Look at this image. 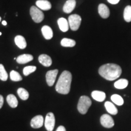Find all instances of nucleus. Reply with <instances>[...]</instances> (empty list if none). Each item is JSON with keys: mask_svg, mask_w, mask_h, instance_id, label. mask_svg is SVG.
I'll return each mask as SVG.
<instances>
[{"mask_svg": "<svg viewBox=\"0 0 131 131\" xmlns=\"http://www.w3.org/2000/svg\"><path fill=\"white\" fill-rule=\"evenodd\" d=\"M98 73L104 79L109 81H114L120 77L122 70L119 65L108 63L101 66L98 69Z\"/></svg>", "mask_w": 131, "mask_h": 131, "instance_id": "obj_1", "label": "nucleus"}, {"mask_svg": "<svg viewBox=\"0 0 131 131\" xmlns=\"http://www.w3.org/2000/svg\"><path fill=\"white\" fill-rule=\"evenodd\" d=\"M72 76L71 73L68 70H64L61 73L57 81L55 90L60 94L67 95L69 93L71 86Z\"/></svg>", "mask_w": 131, "mask_h": 131, "instance_id": "obj_2", "label": "nucleus"}, {"mask_svg": "<svg viewBox=\"0 0 131 131\" xmlns=\"http://www.w3.org/2000/svg\"><path fill=\"white\" fill-rule=\"evenodd\" d=\"M92 105V101L88 96L83 95L80 98L77 109L78 112L81 114H86Z\"/></svg>", "mask_w": 131, "mask_h": 131, "instance_id": "obj_3", "label": "nucleus"}, {"mask_svg": "<svg viewBox=\"0 0 131 131\" xmlns=\"http://www.w3.org/2000/svg\"><path fill=\"white\" fill-rule=\"evenodd\" d=\"M30 14L34 22L40 23L43 21L45 15L42 10L36 6H32L30 9Z\"/></svg>", "mask_w": 131, "mask_h": 131, "instance_id": "obj_4", "label": "nucleus"}, {"mask_svg": "<svg viewBox=\"0 0 131 131\" xmlns=\"http://www.w3.org/2000/svg\"><path fill=\"white\" fill-rule=\"evenodd\" d=\"M68 22L72 30L76 31L79 29L81 23V18L77 14H73L69 16Z\"/></svg>", "mask_w": 131, "mask_h": 131, "instance_id": "obj_5", "label": "nucleus"}, {"mask_svg": "<svg viewBox=\"0 0 131 131\" xmlns=\"http://www.w3.org/2000/svg\"><path fill=\"white\" fill-rule=\"evenodd\" d=\"M55 124V118L54 114L52 112H49L46 115L45 121V126L47 131H53Z\"/></svg>", "mask_w": 131, "mask_h": 131, "instance_id": "obj_6", "label": "nucleus"}, {"mask_svg": "<svg viewBox=\"0 0 131 131\" xmlns=\"http://www.w3.org/2000/svg\"><path fill=\"white\" fill-rule=\"evenodd\" d=\"M100 123L104 127L111 128L114 127V121L109 115L103 114L100 118Z\"/></svg>", "mask_w": 131, "mask_h": 131, "instance_id": "obj_7", "label": "nucleus"}, {"mask_svg": "<svg viewBox=\"0 0 131 131\" xmlns=\"http://www.w3.org/2000/svg\"><path fill=\"white\" fill-rule=\"evenodd\" d=\"M58 73V70L57 69L49 70L46 73V82L49 86H52L54 84Z\"/></svg>", "mask_w": 131, "mask_h": 131, "instance_id": "obj_8", "label": "nucleus"}, {"mask_svg": "<svg viewBox=\"0 0 131 131\" xmlns=\"http://www.w3.org/2000/svg\"><path fill=\"white\" fill-rule=\"evenodd\" d=\"M44 122H45V121H44L43 117L42 115H39L34 117L31 119L30 126L32 128L38 129L42 126Z\"/></svg>", "mask_w": 131, "mask_h": 131, "instance_id": "obj_9", "label": "nucleus"}, {"mask_svg": "<svg viewBox=\"0 0 131 131\" xmlns=\"http://www.w3.org/2000/svg\"><path fill=\"white\" fill-rule=\"evenodd\" d=\"M98 13L101 18L106 19L110 15V10L106 4H100L98 6Z\"/></svg>", "mask_w": 131, "mask_h": 131, "instance_id": "obj_10", "label": "nucleus"}, {"mask_svg": "<svg viewBox=\"0 0 131 131\" xmlns=\"http://www.w3.org/2000/svg\"><path fill=\"white\" fill-rule=\"evenodd\" d=\"M75 6H76L75 0H68L63 6L64 12L66 14H70L73 10Z\"/></svg>", "mask_w": 131, "mask_h": 131, "instance_id": "obj_11", "label": "nucleus"}, {"mask_svg": "<svg viewBox=\"0 0 131 131\" xmlns=\"http://www.w3.org/2000/svg\"><path fill=\"white\" fill-rule=\"evenodd\" d=\"M38 61L42 66L45 67L50 66L52 64V58L46 54L40 55L38 57Z\"/></svg>", "mask_w": 131, "mask_h": 131, "instance_id": "obj_12", "label": "nucleus"}, {"mask_svg": "<svg viewBox=\"0 0 131 131\" xmlns=\"http://www.w3.org/2000/svg\"><path fill=\"white\" fill-rule=\"evenodd\" d=\"M36 5L42 10H49L52 8L51 3L47 0H38L36 1Z\"/></svg>", "mask_w": 131, "mask_h": 131, "instance_id": "obj_13", "label": "nucleus"}, {"mask_svg": "<svg viewBox=\"0 0 131 131\" xmlns=\"http://www.w3.org/2000/svg\"><path fill=\"white\" fill-rule=\"evenodd\" d=\"M34 60V57L30 54H23L16 58V62L18 63L23 64L29 63Z\"/></svg>", "mask_w": 131, "mask_h": 131, "instance_id": "obj_14", "label": "nucleus"}, {"mask_svg": "<svg viewBox=\"0 0 131 131\" xmlns=\"http://www.w3.org/2000/svg\"><path fill=\"white\" fill-rule=\"evenodd\" d=\"M92 97L95 100L98 101V102H102L106 99V95L104 92L99 91H94L91 94Z\"/></svg>", "mask_w": 131, "mask_h": 131, "instance_id": "obj_15", "label": "nucleus"}, {"mask_svg": "<svg viewBox=\"0 0 131 131\" xmlns=\"http://www.w3.org/2000/svg\"><path fill=\"white\" fill-rule=\"evenodd\" d=\"M58 24L59 28L62 32H66L68 31L69 28V24L68 21L64 18H60L58 19Z\"/></svg>", "mask_w": 131, "mask_h": 131, "instance_id": "obj_16", "label": "nucleus"}, {"mask_svg": "<svg viewBox=\"0 0 131 131\" xmlns=\"http://www.w3.org/2000/svg\"><path fill=\"white\" fill-rule=\"evenodd\" d=\"M15 42L16 45L21 49H25L27 46V42L25 38L21 35H17L15 38Z\"/></svg>", "mask_w": 131, "mask_h": 131, "instance_id": "obj_17", "label": "nucleus"}, {"mask_svg": "<svg viewBox=\"0 0 131 131\" xmlns=\"http://www.w3.org/2000/svg\"><path fill=\"white\" fill-rule=\"evenodd\" d=\"M41 32L46 40H50L53 37V31L48 26H44L41 28Z\"/></svg>", "mask_w": 131, "mask_h": 131, "instance_id": "obj_18", "label": "nucleus"}, {"mask_svg": "<svg viewBox=\"0 0 131 131\" xmlns=\"http://www.w3.org/2000/svg\"><path fill=\"white\" fill-rule=\"evenodd\" d=\"M6 100L10 107L12 108H16L18 105V101L17 98L13 94L8 95L6 98Z\"/></svg>", "mask_w": 131, "mask_h": 131, "instance_id": "obj_19", "label": "nucleus"}, {"mask_svg": "<svg viewBox=\"0 0 131 131\" xmlns=\"http://www.w3.org/2000/svg\"><path fill=\"white\" fill-rule=\"evenodd\" d=\"M104 106H105L106 111L110 114L113 115H115L117 114V108L115 106V105L112 103L110 102V101H106L104 103Z\"/></svg>", "mask_w": 131, "mask_h": 131, "instance_id": "obj_20", "label": "nucleus"}, {"mask_svg": "<svg viewBox=\"0 0 131 131\" xmlns=\"http://www.w3.org/2000/svg\"><path fill=\"white\" fill-rule=\"evenodd\" d=\"M129 82L126 79H120L114 83L115 88L118 89H123L128 86Z\"/></svg>", "mask_w": 131, "mask_h": 131, "instance_id": "obj_21", "label": "nucleus"}, {"mask_svg": "<svg viewBox=\"0 0 131 131\" xmlns=\"http://www.w3.org/2000/svg\"><path fill=\"white\" fill-rule=\"evenodd\" d=\"M75 45H76L75 41L72 39L64 38L61 41V45L65 47H72L75 46Z\"/></svg>", "mask_w": 131, "mask_h": 131, "instance_id": "obj_22", "label": "nucleus"}, {"mask_svg": "<svg viewBox=\"0 0 131 131\" xmlns=\"http://www.w3.org/2000/svg\"><path fill=\"white\" fill-rule=\"evenodd\" d=\"M17 94L18 95L19 97L23 100H27L29 97L28 91L23 88H19L17 90Z\"/></svg>", "mask_w": 131, "mask_h": 131, "instance_id": "obj_23", "label": "nucleus"}, {"mask_svg": "<svg viewBox=\"0 0 131 131\" xmlns=\"http://www.w3.org/2000/svg\"><path fill=\"white\" fill-rule=\"evenodd\" d=\"M111 99L112 101L118 106H122L124 104V100L120 95L117 94H114L111 96Z\"/></svg>", "mask_w": 131, "mask_h": 131, "instance_id": "obj_24", "label": "nucleus"}, {"mask_svg": "<svg viewBox=\"0 0 131 131\" xmlns=\"http://www.w3.org/2000/svg\"><path fill=\"white\" fill-rule=\"evenodd\" d=\"M124 19L126 22L129 23L131 21V6H127L124 10Z\"/></svg>", "mask_w": 131, "mask_h": 131, "instance_id": "obj_25", "label": "nucleus"}, {"mask_svg": "<svg viewBox=\"0 0 131 131\" xmlns=\"http://www.w3.org/2000/svg\"><path fill=\"white\" fill-rule=\"evenodd\" d=\"M10 78L13 81H20L23 80L22 77L15 70H12L10 73Z\"/></svg>", "mask_w": 131, "mask_h": 131, "instance_id": "obj_26", "label": "nucleus"}, {"mask_svg": "<svg viewBox=\"0 0 131 131\" xmlns=\"http://www.w3.org/2000/svg\"><path fill=\"white\" fill-rule=\"evenodd\" d=\"M8 78V74L5 69L4 66L0 64V80L3 81H7Z\"/></svg>", "mask_w": 131, "mask_h": 131, "instance_id": "obj_27", "label": "nucleus"}, {"mask_svg": "<svg viewBox=\"0 0 131 131\" xmlns=\"http://www.w3.org/2000/svg\"><path fill=\"white\" fill-rule=\"evenodd\" d=\"M37 69V67L34 66H26L23 69V74L25 76H28L30 73L35 71Z\"/></svg>", "mask_w": 131, "mask_h": 131, "instance_id": "obj_28", "label": "nucleus"}, {"mask_svg": "<svg viewBox=\"0 0 131 131\" xmlns=\"http://www.w3.org/2000/svg\"><path fill=\"white\" fill-rule=\"evenodd\" d=\"M119 1L120 0H107L108 2L112 4H117L119 2Z\"/></svg>", "mask_w": 131, "mask_h": 131, "instance_id": "obj_29", "label": "nucleus"}, {"mask_svg": "<svg viewBox=\"0 0 131 131\" xmlns=\"http://www.w3.org/2000/svg\"><path fill=\"white\" fill-rule=\"evenodd\" d=\"M3 104H4V98L1 95H0V109L3 107Z\"/></svg>", "mask_w": 131, "mask_h": 131, "instance_id": "obj_30", "label": "nucleus"}, {"mask_svg": "<svg viewBox=\"0 0 131 131\" xmlns=\"http://www.w3.org/2000/svg\"><path fill=\"white\" fill-rule=\"evenodd\" d=\"M56 131H66V129L64 126H60L57 129Z\"/></svg>", "mask_w": 131, "mask_h": 131, "instance_id": "obj_31", "label": "nucleus"}, {"mask_svg": "<svg viewBox=\"0 0 131 131\" xmlns=\"http://www.w3.org/2000/svg\"><path fill=\"white\" fill-rule=\"evenodd\" d=\"M2 24H3V25H4V26H6V25H7V22H6V21H3Z\"/></svg>", "mask_w": 131, "mask_h": 131, "instance_id": "obj_32", "label": "nucleus"}, {"mask_svg": "<svg viewBox=\"0 0 131 131\" xmlns=\"http://www.w3.org/2000/svg\"><path fill=\"white\" fill-rule=\"evenodd\" d=\"M1 18L0 17V21H1Z\"/></svg>", "mask_w": 131, "mask_h": 131, "instance_id": "obj_33", "label": "nucleus"}, {"mask_svg": "<svg viewBox=\"0 0 131 131\" xmlns=\"http://www.w3.org/2000/svg\"><path fill=\"white\" fill-rule=\"evenodd\" d=\"M1 35V32H0V36Z\"/></svg>", "mask_w": 131, "mask_h": 131, "instance_id": "obj_34", "label": "nucleus"}]
</instances>
